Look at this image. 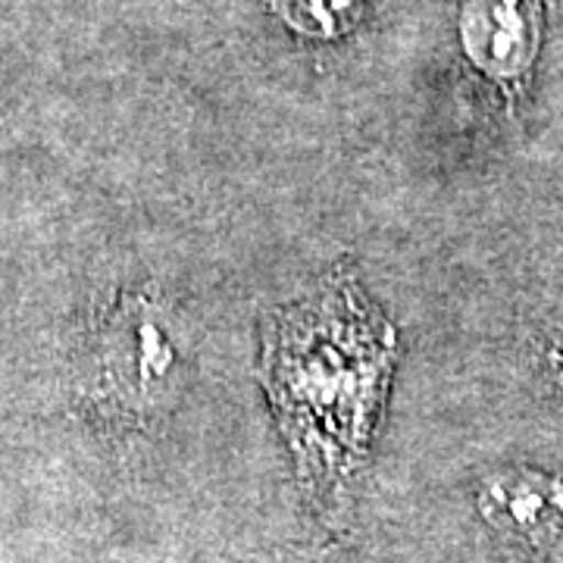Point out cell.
Masks as SVG:
<instances>
[{
  "instance_id": "obj_1",
  "label": "cell",
  "mask_w": 563,
  "mask_h": 563,
  "mask_svg": "<svg viewBox=\"0 0 563 563\" xmlns=\"http://www.w3.org/2000/svg\"><path fill=\"white\" fill-rule=\"evenodd\" d=\"M395 363L398 332L351 269H335L263 322V388L320 514H342L351 501Z\"/></svg>"
},
{
  "instance_id": "obj_2",
  "label": "cell",
  "mask_w": 563,
  "mask_h": 563,
  "mask_svg": "<svg viewBox=\"0 0 563 563\" xmlns=\"http://www.w3.org/2000/svg\"><path fill=\"white\" fill-rule=\"evenodd\" d=\"M185 379L179 332L161 303L125 295L91 339L88 391L103 410L144 420L173 401Z\"/></svg>"
},
{
  "instance_id": "obj_3",
  "label": "cell",
  "mask_w": 563,
  "mask_h": 563,
  "mask_svg": "<svg viewBox=\"0 0 563 563\" xmlns=\"http://www.w3.org/2000/svg\"><path fill=\"white\" fill-rule=\"evenodd\" d=\"M485 520L495 532L526 544L563 539V479L539 470H507L485 483L479 495Z\"/></svg>"
},
{
  "instance_id": "obj_4",
  "label": "cell",
  "mask_w": 563,
  "mask_h": 563,
  "mask_svg": "<svg viewBox=\"0 0 563 563\" xmlns=\"http://www.w3.org/2000/svg\"><path fill=\"white\" fill-rule=\"evenodd\" d=\"M539 32V0H466L463 44L466 54L495 79L510 81L523 73Z\"/></svg>"
},
{
  "instance_id": "obj_5",
  "label": "cell",
  "mask_w": 563,
  "mask_h": 563,
  "mask_svg": "<svg viewBox=\"0 0 563 563\" xmlns=\"http://www.w3.org/2000/svg\"><path fill=\"white\" fill-rule=\"evenodd\" d=\"M282 22L307 38H339L361 20L363 0H269Z\"/></svg>"
}]
</instances>
